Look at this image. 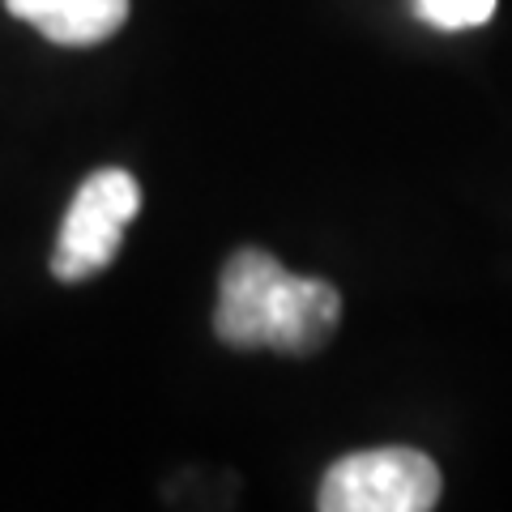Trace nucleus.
Masks as SVG:
<instances>
[{
	"mask_svg": "<svg viewBox=\"0 0 512 512\" xmlns=\"http://www.w3.org/2000/svg\"><path fill=\"white\" fill-rule=\"evenodd\" d=\"M342 320V295L320 278H295L261 248L235 252L218 282V338L235 350L312 355Z\"/></svg>",
	"mask_w": 512,
	"mask_h": 512,
	"instance_id": "f257e3e1",
	"label": "nucleus"
},
{
	"mask_svg": "<svg viewBox=\"0 0 512 512\" xmlns=\"http://www.w3.org/2000/svg\"><path fill=\"white\" fill-rule=\"evenodd\" d=\"M440 504V470L419 448H367L329 466L316 508L325 512H427Z\"/></svg>",
	"mask_w": 512,
	"mask_h": 512,
	"instance_id": "f03ea898",
	"label": "nucleus"
},
{
	"mask_svg": "<svg viewBox=\"0 0 512 512\" xmlns=\"http://www.w3.org/2000/svg\"><path fill=\"white\" fill-rule=\"evenodd\" d=\"M141 210V188L128 171L107 167L94 171L90 180L77 188V197L64 214V227L52 252V274L60 282H82L107 269L120 252L124 227Z\"/></svg>",
	"mask_w": 512,
	"mask_h": 512,
	"instance_id": "7ed1b4c3",
	"label": "nucleus"
},
{
	"mask_svg": "<svg viewBox=\"0 0 512 512\" xmlns=\"http://www.w3.org/2000/svg\"><path fill=\"white\" fill-rule=\"evenodd\" d=\"M22 18L60 47H94L111 39L128 18V0H5Z\"/></svg>",
	"mask_w": 512,
	"mask_h": 512,
	"instance_id": "20e7f679",
	"label": "nucleus"
},
{
	"mask_svg": "<svg viewBox=\"0 0 512 512\" xmlns=\"http://www.w3.org/2000/svg\"><path fill=\"white\" fill-rule=\"evenodd\" d=\"M414 13L427 26L440 30H466V26H483L491 22L495 0H414Z\"/></svg>",
	"mask_w": 512,
	"mask_h": 512,
	"instance_id": "39448f33",
	"label": "nucleus"
}]
</instances>
